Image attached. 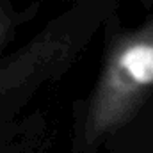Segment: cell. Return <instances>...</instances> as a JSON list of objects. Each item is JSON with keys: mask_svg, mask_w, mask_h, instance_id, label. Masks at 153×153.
I'll return each mask as SVG.
<instances>
[{"mask_svg": "<svg viewBox=\"0 0 153 153\" xmlns=\"http://www.w3.org/2000/svg\"><path fill=\"white\" fill-rule=\"evenodd\" d=\"M153 89V22L117 41L85 119V139L94 143L126 123Z\"/></svg>", "mask_w": 153, "mask_h": 153, "instance_id": "1", "label": "cell"}]
</instances>
